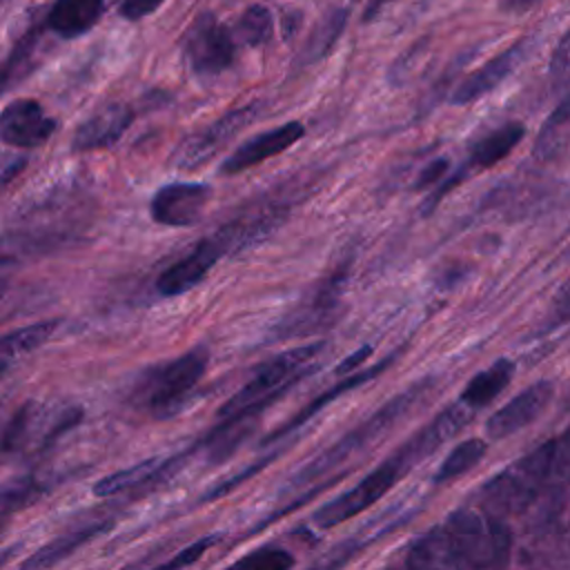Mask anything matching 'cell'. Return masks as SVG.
<instances>
[{
	"label": "cell",
	"instance_id": "obj_33",
	"mask_svg": "<svg viewBox=\"0 0 570 570\" xmlns=\"http://www.w3.org/2000/svg\"><path fill=\"white\" fill-rule=\"evenodd\" d=\"M220 539V534H205L196 541H191L189 546H185L180 552H176L171 559H167L163 566L165 568H187L191 563H196L216 541Z\"/></svg>",
	"mask_w": 570,
	"mask_h": 570
},
{
	"label": "cell",
	"instance_id": "obj_23",
	"mask_svg": "<svg viewBox=\"0 0 570 570\" xmlns=\"http://www.w3.org/2000/svg\"><path fill=\"white\" fill-rule=\"evenodd\" d=\"M525 129L521 122H505L499 129L485 134L483 138H479L472 149H470V165L472 167H492L497 165L501 158H505L523 138Z\"/></svg>",
	"mask_w": 570,
	"mask_h": 570
},
{
	"label": "cell",
	"instance_id": "obj_27",
	"mask_svg": "<svg viewBox=\"0 0 570 570\" xmlns=\"http://www.w3.org/2000/svg\"><path fill=\"white\" fill-rule=\"evenodd\" d=\"M568 129H570V91L563 96V100L554 107V111L543 122L534 142V154L541 158L552 156L561 147V140Z\"/></svg>",
	"mask_w": 570,
	"mask_h": 570
},
{
	"label": "cell",
	"instance_id": "obj_17",
	"mask_svg": "<svg viewBox=\"0 0 570 570\" xmlns=\"http://www.w3.org/2000/svg\"><path fill=\"white\" fill-rule=\"evenodd\" d=\"M552 383L539 381L519 392L514 399H510L505 405H501L485 423V432L492 439H505L528 423H532L550 403L552 399Z\"/></svg>",
	"mask_w": 570,
	"mask_h": 570
},
{
	"label": "cell",
	"instance_id": "obj_39",
	"mask_svg": "<svg viewBox=\"0 0 570 570\" xmlns=\"http://www.w3.org/2000/svg\"><path fill=\"white\" fill-rule=\"evenodd\" d=\"M570 318V281L563 285L554 301V321H568Z\"/></svg>",
	"mask_w": 570,
	"mask_h": 570
},
{
	"label": "cell",
	"instance_id": "obj_22",
	"mask_svg": "<svg viewBox=\"0 0 570 570\" xmlns=\"http://www.w3.org/2000/svg\"><path fill=\"white\" fill-rule=\"evenodd\" d=\"M347 16H350V11L343 9V7H336L330 13H325V18L318 20L314 31L309 33V38L301 47V51L296 56V65L307 67V65H314V62L323 60L332 51V47L336 45L338 36L343 33V29L347 24Z\"/></svg>",
	"mask_w": 570,
	"mask_h": 570
},
{
	"label": "cell",
	"instance_id": "obj_37",
	"mask_svg": "<svg viewBox=\"0 0 570 570\" xmlns=\"http://www.w3.org/2000/svg\"><path fill=\"white\" fill-rule=\"evenodd\" d=\"M370 354H372V345H361L358 350H354L352 354H347V356L334 367V374L345 376V374H352V372L361 370L363 361H365Z\"/></svg>",
	"mask_w": 570,
	"mask_h": 570
},
{
	"label": "cell",
	"instance_id": "obj_36",
	"mask_svg": "<svg viewBox=\"0 0 570 570\" xmlns=\"http://www.w3.org/2000/svg\"><path fill=\"white\" fill-rule=\"evenodd\" d=\"M448 158H436L432 163H428V167L421 169L416 183H414V189H425L428 185H434L436 180H441V176L448 171Z\"/></svg>",
	"mask_w": 570,
	"mask_h": 570
},
{
	"label": "cell",
	"instance_id": "obj_24",
	"mask_svg": "<svg viewBox=\"0 0 570 570\" xmlns=\"http://www.w3.org/2000/svg\"><path fill=\"white\" fill-rule=\"evenodd\" d=\"M109 525L107 523H91L78 530H71L53 541H49L47 546H42L38 552H33L29 559L22 561V568H49L60 563L62 559H67L69 554H73L78 548H82L85 543H89L91 539H96L100 532H105Z\"/></svg>",
	"mask_w": 570,
	"mask_h": 570
},
{
	"label": "cell",
	"instance_id": "obj_18",
	"mask_svg": "<svg viewBox=\"0 0 570 570\" xmlns=\"http://www.w3.org/2000/svg\"><path fill=\"white\" fill-rule=\"evenodd\" d=\"M343 287V269L336 272L330 281H325L305 305H298L287 318H283L276 327V341L285 336H298V334H309L330 323L338 307V294Z\"/></svg>",
	"mask_w": 570,
	"mask_h": 570
},
{
	"label": "cell",
	"instance_id": "obj_25",
	"mask_svg": "<svg viewBox=\"0 0 570 570\" xmlns=\"http://www.w3.org/2000/svg\"><path fill=\"white\" fill-rule=\"evenodd\" d=\"M60 321L51 318V321H38L24 327H18L13 332H7L2 336V347H0V363H2V372L9 370V365L13 361H18L20 356L33 352L36 347H40L42 343H47L51 338V334L58 330Z\"/></svg>",
	"mask_w": 570,
	"mask_h": 570
},
{
	"label": "cell",
	"instance_id": "obj_5",
	"mask_svg": "<svg viewBox=\"0 0 570 570\" xmlns=\"http://www.w3.org/2000/svg\"><path fill=\"white\" fill-rule=\"evenodd\" d=\"M207 363L209 350L205 345L191 347L189 352L145 372L134 396L154 419H169L187 403L189 394L200 383Z\"/></svg>",
	"mask_w": 570,
	"mask_h": 570
},
{
	"label": "cell",
	"instance_id": "obj_7",
	"mask_svg": "<svg viewBox=\"0 0 570 570\" xmlns=\"http://www.w3.org/2000/svg\"><path fill=\"white\" fill-rule=\"evenodd\" d=\"M82 419V410L78 405L56 407L49 416V407L40 403L20 405L9 419L2 432V452L13 454L29 448L33 441L38 448H49L65 432L73 430Z\"/></svg>",
	"mask_w": 570,
	"mask_h": 570
},
{
	"label": "cell",
	"instance_id": "obj_15",
	"mask_svg": "<svg viewBox=\"0 0 570 570\" xmlns=\"http://www.w3.org/2000/svg\"><path fill=\"white\" fill-rule=\"evenodd\" d=\"M530 49V40L521 38L514 45H510L508 49H503L501 53H497L494 58H490L485 65H481L476 71H472L470 76H465L459 87L454 89L450 102L452 105H470L479 98H483L485 94H490L492 89H497L528 56Z\"/></svg>",
	"mask_w": 570,
	"mask_h": 570
},
{
	"label": "cell",
	"instance_id": "obj_4",
	"mask_svg": "<svg viewBox=\"0 0 570 570\" xmlns=\"http://www.w3.org/2000/svg\"><path fill=\"white\" fill-rule=\"evenodd\" d=\"M552 474V441L541 443L510 468L494 474L481 490L479 503L494 517L521 514Z\"/></svg>",
	"mask_w": 570,
	"mask_h": 570
},
{
	"label": "cell",
	"instance_id": "obj_2",
	"mask_svg": "<svg viewBox=\"0 0 570 570\" xmlns=\"http://www.w3.org/2000/svg\"><path fill=\"white\" fill-rule=\"evenodd\" d=\"M448 441L443 425L432 419L425 428L414 432L403 445H399L381 465L367 472L356 485L341 492L332 501L323 503L314 514L312 521L318 528H334L358 512L374 505L385 492H390L412 468H416L425 456H430L439 445Z\"/></svg>",
	"mask_w": 570,
	"mask_h": 570
},
{
	"label": "cell",
	"instance_id": "obj_14",
	"mask_svg": "<svg viewBox=\"0 0 570 570\" xmlns=\"http://www.w3.org/2000/svg\"><path fill=\"white\" fill-rule=\"evenodd\" d=\"M305 136V127L303 122L298 120H289V122H283L274 129H267V131H261L252 138H247L243 145H238L218 167V171L223 176H234V174H240L249 167H256L261 165L263 160L267 158H274L278 156L281 151L289 149L294 142H298L301 138Z\"/></svg>",
	"mask_w": 570,
	"mask_h": 570
},
{
	"label": "cell",
	"instance_id": "obj_9",
	"mask_svg": "<svg viewBox=\"0 0 570 570\" xmlns=\"http://www.w3.org/2000/svg\"><path fill=\"white\" fill-rule=\"evenodd\" d=\"M256 116H258V102L243 105L238 109H232V111L223 114L220 118H216L207 127H203V129L194 131L191 136H187L178 145V149L174 151L171 163L178 169H185V171L203 167L205 163L212 160L214 154H218Z\"/></svg>",
	"mask_w": 570,
	"mask_h": 570
},
{
	"label": "cell",
	"instance_id": "obj_32",
	"mask_svg": "<svg viewBox=\"0 0 570 570\" xmlns=\"http://www.w3.org/2000/svg\"><path fill=\"white\" fill-rule=\"evenodd\" d=\"M552 481L570 485V428L552 441Z\"/></svg>",
	"mask_w": 570,
	"mask_h": 570
},
{
	"label": "cell",
	"instance_id": "obj_3",
	"mask_svg": "<svg viewBox=\"0 0 570 570\" xmlns=\"http://www.w3.org/2000/svg\"><path fill=\"white\" fill-rule=\"evenodd\" d=\"M323 343H307L292 350H285L263 363L254 376L218 407V419H229L234 414H254L258 416L263 407L283 396L301 379L316 370V356L323 352Z\"/></svg>",
	"mask_w": 570,
	"mask_h": 570
},
{
	"label": "cell",
	"instance_id": "obj_11",
	"mask_svg": "<svg viewBox=\"0 0 570 570\" xmlns=\"http://www.w3.org/2000/svg\"><path fill=\"white\" fill-rule=\"evenodd\" d=\"M225 254H229V249L218 234L198 240L185 256H180L178 261H174L169 267H165L160 272V276L156 278L158 294L180 296V294L189 292L209 274V269Z\"/></svg>",
	"mask_w": 570,
	"mask_h": 570
},
{
	"label": "cell",
	"instance_id": "obj_10",
	"mask_svg": "<svg viewBox=\"0 0 570 570\" xmlns=\"http://www.w3.org/2000/svg\"><path fill=\"white\" fill-rule=\"evenodd\" d=\"M209 194L212 189L205 183L174 180L154 191L149 214L163 227H191L203 218Z\"/></svg>",
	"mask_w": 570,
	"mask_h": 570
},
{
	"label": "cell",
	"instance_id": "obj_30",
	"mask_svg": "<svg viewBox=\"0 0 570 570\" xmlns=\"http://www.w3.org/2000/svg\"><path fill=\"white\" fill-rule=\"evenodd\" d=\"M296 563L292 552L285 548H258L245 557H240L234 566L236 568H249V570H287Z\"/></svg>",
	"mask_w": 570,
	"mask_h": 570
},
{
	"label": "cell",
	"instance_id": "obj_8",
	"mask_svg": "<svg viewBox=\"0 0 570 570\" xmlns=\"http://www.w3.org/2000/svg\"><path fill=\"white\" fill-rule=\"evenodd\" d=\"M185 56L191 71L200 78L223 73L236 58V42L229 27L214 13L198 16L185 38Z\"/></svg>",
	"mask_w": 570,
	"mask_h": 570
},
{
	"label": "cell",
	"instance_id": "obj_20",
	"mask_svg": "<svg viewBox=\"0 0 570 570\" xmlns=\"http://www.w3.org/2000/svg\"><path fill=\"white\" fill-rule=\"evenodd\" d=\"M105 4V0H53L47 13V27L65 40L80 38L98 24Z\"/></svg>",
	"mask_w": 570,
	"mask_h": 570
},
{
	"label": "cell",
	"instance_id": "obj_12",
	"mask_svg": "<svg viewBox=\"0 0 570 570\" xmlns=\"http://www.w3.org/2000/svg\"><path fill=\"white\" fill-rule=\"evenodd\" d=\"M189 452L171 454V456H151V459L138 461L125 470H116L94 483V494L107 499V497L122 494V492L151 490L158 483L171 479L187 463Z\"/></svg>",
	"mask_w": 570,
	"mask_h": 570
},
{
	"label": "cell",
	"instance_id": "obj_16",
	"mask_svg": "<svg viewBox=\"0 0 570 570\" xmlns=\"http://www.w3.org/2000/svg\"><path fill=\"white\" fill-rule=\"evenodd\" d=\"M134 122V109L125 102H107L89 114L71 136L73 151L114 147Z\"/></svg>",
	"mask_w": 570,
	"mask_h": 570
},
{
	"label": "cell",
	"instance_id": "obj_13",
	"mask_svg": "<svg viewBox=\"0 0 570 570\" xmlns=\"http://www.w3.org/2000/svg\"><path fill=\"white\" fill-rule=\"evenodd\" d=\"M56 131V120L47 116L42 105L33 98L11 100L0 116L2 142L18 149L45 145Z\"/></svg>",
	"mask_w": 570,
	"mask_h": 570
},
{
	"label": "cell",
	"instance_id": "obj_38",
	"mask_svg": "<svg viewBox=\"0 0 570 570\" xmlns=\"http://www.w3.org/2000/svg\"><path fill=\"white\" fill-rule=\"evenodd\" d=\"M24 165H27V156H4V163H2V185H9L11 180H13V176L18 174V171H22L24 169Z\"/></svg>",
	"mask_w": 570,
	"mask_h": 570
},
{
	"label": "cell",
	"instance_id": "obj_19",
	"mask_svg": "<svg viewBox=\"0 0 570 570\" xmlns=\"http://www.w3.org/2000/svg\"><path fill=\"white\" fill-rule=\"evenodd\" d=\"M396 358V354H390L387 358H383V361H379L374 367H367V370H356V372H352V374H345V376H341V381L338 383H334L332 387H327L325 392H321L318 396H314L307 405H303L289 421H285L283 425H278L272 434H267L265 439H263V445H267V443H274V441H278V439H283V436H287L289 432H294V430H298V428H303L312 416H316L325 405H330L332 401H336L338 396H343V394H347L350 390H354V387H361V385H365L367 381H372V379H376L381 372H385V367L392 363Z\"/></svg>",
	"mask_w": 570,
	"mask_h": 570
},
{
	"label": "cell",
	"instance_id": "obj_41",
	"mask_svg": "<svg viewBox=\"0 0 570 570\" xmlns=\"http://www.w3.org/2000/svg\"><path fill=\"white\" fill-rule=\"evenodd\" d=\"M390 0H370V4H367V9H365V16H363V20L367 22V20H372V18H376L383 9H385V4H387Z\"/></svg>",
	"mask_w": 570,
	"mask_h": 570
},
{
	"label": "cell",
	"instance_id": "obj_31",
	"mask_svg": "<svg viewBox=\"0 0 570 570\" xmlns=\"http://www.w3.org/2000/svg\"><path fill=\"white\" fill-rule=\"evenodd\" d=\"M276 456V452L274 454H267L265 459H261V461H256L254 465H247V468H243L240 472H236V474H232V476H227V479H223V481H218L214 488H209L203 497H200V501L205 503V501H216V499H220V497H225L227 492H232L234 488H238L243 481H247V479H252L254 474H258L265 465H269V461Z\"/></svg>",
	"mask_w": 570,
	"mask_h": 570
},
{
	"label": "cell",
	"instance_id": "obj_35",
	"mask_svg": "<svg viewBox=\"0 0 570 570\" xmlns=\"http://www.w3.org/2000/svg\"><path fill=\"white\" fill-rule=\"evenodd\" d=\"M550 71L552 73H568L570 71V29L561 36V40L552 49Z\"/></svg>",
	"mask_w": 570,
	"mask_h": 570
},
{
	"label": "cell",
	"instance_id": "obj_6",
	"mask_svg": "<svg viewBox=\"0 0 570 570\" xmlns=\"http://www.w3.org/2000/svg\"><path fill=\"white\" fill-rule=\"evenodd\" d=\"M428 381L416 383L414 387L403 390L399 396H394L392 401H387L385 405H381L372 416H367L363 423H358L354 430H350L347 434H343L332 448H327L325 452H321L314 461H309L303 470H298L292 476L289 488H301L307 485L312 481H316L318 476L327 474L330 470H334L336 465H341L345 459H350L352 454L361 452L363 448H367L372 441L381 439L394 423H399L416 403L419 396L425 392Z\"/></svg>",
	"mask_w": 570,
	"mask_h": 570
},
{
	"label": "cell",
	"instance_id": "obj_28",
	"mask_svg": "<svg viewBox=\"0 0 570 570\" xmlns=\"http://www.w3.org/2000/svg\"><path fill=\"white\" fill-rule=\"evenodd\" d=\"M49 481L40 476H20L4 485L2 490V517H9L16 510H22L24 505L38 501L49 490Z\"/></svg>",
	"mask_w": 570,
	"mask_h": 570
},
{
	"label": "cell",
	"instance_id": "obj_21",
	"mask_svg": "<svg viewBox=\"0 0 570 570\" xmlns=\"http://www.w3.org/2000/svg\"><path fill=\"white\" fill-rule=\"evenodd\" d=\"M512 372H514V363L510 358L494 361L490 367L481 370L476 376H472L468 381V385L463 387L461 401L468 407H472L474 412L485 407L488 403H492L503 392V387L512 379Z\"/></svg>",
	"mask_w": 570,
	"mask_h": 570
},
{
	"label": "cell",
	"instance_id": "obj_26",
	"mask_svg": "<svg viewBox=\"0 0 570 570\" xmlns=\"http://www.w3.org/2000/svg\"><path fill=\"white\" fill-rule=\"evenodd\" d=\"M488 445L481 439H465L459 445H454L448 456L443 459V463L439 465V470L434 472L432 481L434 483H448L454 481L456 476L465 474L468 470H472L485 454Z\"/></svg>",
	"mask_w": 570,
	"mask_h": 570
},
{
	"label": "cell",
	"instance_id": "obj_29",
	"mask_svg": "<svg viewBox=\"0 0 570 570\" xmlns=\"http://www.w3.org/2000/svg\"><path fill=\"white\" fill-rule=\"evenodd\" d=\"M236 31L243 38V42H247L252 47L265 45L272 36V13H269V9L263 7V4H252L240 16Z\"/></svg>",
	"mask_w": 570,
	"mask_h": 570
},
{
	"label": "cell",
	"instance_id": "obj_40",
	"mask_svg": "<svg viewBox=\"0 0 570 570\" xmlns=\"http://www.w3.org/2000/svg\"><path fill=\"white\" fill-rule=\"evenodd\" d=\"M541 0H501V9L510 11V13H521L532 9L534 4H539Z\"/></svg>",
	"mask_w": 570,
	"mask_h": 570
},
{
	"label": "cell",
	"instance_id": "obj_34",
	"mask_svg": "<svg viewBox=\"0 0 570 570\" xmlns=\"http://www.w3.org/2000/svg\"><path fill=\"white\" fill-rule=\"evenodd\" d=\"M165 0H120V16L127 20H140L149 13H154Z\"/></svg>",
	"mask_w": 570,
	"mask_h": 570
},
{
	"label": "cell",
	"instance_id": "obj_1",
	"mask_svg": "<svg viewBox=\"0 0 570 570\" xmlns=\"http://www.w3.org/2000/svg\"><path fill=\"white\" fill-rule=\"evenodd\" d=\"M512 537L501 517L454 510L443 523L416 537L405 566L425 568H499L510 557Z\"/></svg>",
	"mask_w": 570,
	"mask_h": 570
}]
</instances>
